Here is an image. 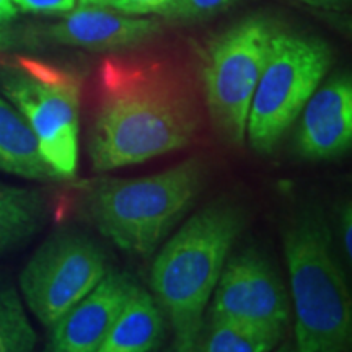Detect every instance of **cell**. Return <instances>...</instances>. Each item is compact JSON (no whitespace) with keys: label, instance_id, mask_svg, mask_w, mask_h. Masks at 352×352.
I'll return each instance as SVG.
<instances>
[{"label":"cell","instance_id":"5b68a950","mask_svg":"<svg viewBox=\"0 0 352 352\" xmlns=\"http://www.w3.org/2000/svg\"><path fill=\"white\" fill-rule=\"evenodd\" d=\"M80 74L30 56L0 59V94L19 109L60 182L72 179L80 140Z\"/></svg>","mask_w":352,"mask_h":352},{"label":"cell","instance_id":"ac0fdd59","mask_svg":"<svg viewBox=\"0 0 352 352\" xmlns=\"http://www.w3.org/2000/svg\"><path fill=\"white\" fill-rule=\"evenodd\" d=\"M236 0H176L173 7L165 13V19L173 21H202L212 19L227 8H230Z\"/></svg>","mask_w":352,"mask_h":352},{"label":"cell","instance_id":"4fadbf2b","mask_svg":"<svg viewBox=\"0 0 352 352\" xmlns=\"http://www.w3.org/2000/svg\"><path fill=\"white\" fill-rule=\"evenodd\" d=\"M164 334V311L152 294L135 284L98 352H155Z\"/></svg>","mask_w":352,"mask_h":352},{"label":"cell","instance_id":"d4e9b609","mask_svg":"<svg viewBox=\"0 0 352 352\" xmlns=\"http://www.w3.org/2000/svg\"><path fill=\"white\" fill-rule=\"evenodd\" d=\"M10 44H12V38L8 36V33L6 32V30L0 28V52H2L3 50H7Z\"/></svg>","mask_w":352,"mask_h":352},{"label":"cell","instance_id":"7c38bea8","mask_svg":"<svg viewBox=\"0 0 352 352\" xmlns=\"http://www.w3.org/2000/svg\"><path fill=\"white\" fill-rule=\"evenodd\" d=\"M134 285L126 272L109 271L85 298L52 324L44 352H98Z\"/></svg>","mask_w":352,"mask_h":352},{"label":"cell","instance_id":"5bb4252c","mask_svg":"<svg viewBox=\"0 0 352 352\" xmlns=\"http://www.w3.org/2000/svg\"><path fill=\"white\" fill-rule=\"evenodd\" d=\"M0 171L28 182H60L44 160L32 127L19 109L0 94Z\"/></svg>","mask_w":352,"mask_h":352},{"label":"cell","instance_id":"7402d4cb","mask_svg":"<svg viewBox=\"0 0 352 352\" xmlns=\"http://www.w3.org/2000/svg\"><path fill=\"white\" fill-rule=\"evenodd\" d=\"M199 331H188L175 334V340L165 352H199Z\"/></svg>","mask_w":352,"mask_h":352},{"label":"cell","instance_id":"2e32d148","mask_svg":"<svg viewBox=\"0 0 352 352\" xmlns=\"http://www.w3.org/2000/svg\"><path fill=\"white\" fill-rule=\"evenodd\" d=\"M283 338L284 331L209 316V324L201 329L199 352H271Z\"/></svg>","mask_w":352,"mask_h":352},{"label":"cell","instance_id":"30bf717a","mask_svg":"<svg viewBox=\"0 0 352 352\" xmlns=\"http://www.w3.org/2000/svg\"><path fill=\"white\" fill-rule=\"evenodd\" d=\"M294 151L303 160L344 155L352 144V80L338 74L320 85L297 118Z\"/></svg>","mask_w":352,"mask_h":352},{"label":"cell","instance_id":"8992f818","mask_svg":"<svg viewBox=\"0 0 352 352\" xmlns=\"http://www.w3.org/2000/svg\"><path fill=\"white\" fill-rule=\"evenodd\" d=\"M333 65L327 41L277 28L254 90L246 139L258 153L276 151Z\"/></svg>","mask_w":352,"mask_h":352},{"label":"cell","instance_id":"cb8c5ba5","mask_svg":"<svg viewBox=\"0 0 352 352\" xmlns=\"http://www.w3.org/2000/svg\"><path fill=\"white\" fill-rule=\"evenodd\" d=\"M16 13H19V8L15 7L12 0H0V23L13 20Z\"/></svg>","mask_w":352,"mask_h":352},{"label":"cell","instance_id":"6da1fadb","mask_svg":"<svg viewBox=\"0 0 352 352\" xmlns=\"http://www.w3.org/2000/svg\"><path fill=\"white\" fill-rule=\"evenodd\" d=\"M199 126L195 95L176 70L153 60L103 59L88 134L95 171L127 168L182 151Z\"/></svg>","mask_w":352,"mask_h":352},{"label":"cell","instance_id":"7a4b0ae2","mask_svg":"<svg viewBox=\"0 0 352 352\" xmlns=\"http://www.w3.org/2000/svg\"><path fill=\"white\" fill-rule=\"evenodd\" d=\"M206 178L208 166L199 157L142 178H104L88 189L83 209L121 252L148 258L195 206Z\"/></svg>","mask_w":352,"mask_h":352},{"label":"cell","instance_id":"ba28073f","mask_svg":"<svg viewBox=\"0 0 352 352\" xmlns=\"http://www.w3.org/2000/svg\"><path fill=\"white\" fill-rule=\"evenodd\" d=\"M108 254L77 232L47 239L20 272V292L43 327L51 328L107 277Z\"/></svg>","mask_w":352,"mask_h":352},{"label":"cell","instance_id":"9c48e42d","mask_svg":"<svg viewBox=\"0 0 352 352\" xmlns=\"http://www.w3.org/2000/svg\"><path fill=\"white\" fill-rule=\"evenodd\" d=\"M210 300V318L284 333L292 311L279 274L256 250L227 259Z\"/></svg>","mask_w":352,"mask_h":352},{"label":"cell","instance_id":"4316f807","mask_svg":"<svg viewBox=\"0 0 352 352\" xmlns=\"http://www.w3.org/2000/svg\"><path fill=\"white\" fill-rule=\"evenodd\" d=\"M100 0H77V7H96Z\"/></svg>","mask_w":352,"mask_h":352},{"label":"cell","instance_id":"44dd1931","mask_svg":"<svg viewBox=\"0 0 352 352\" xmlns=\"http://www.w3.org/2000/svg\"><path fill=\"white\" fill-rule=\"evenodd\" d=\"M340 235H341V245L342 252L347 256V261H351L352 256V210L351 204H347L342 208L340 214Z\"/></svg>","mask_w":352,"mask_h":352},{"label":"cell","instance_id":"277c9868","mask_svg":"<svg viewBox=\"0 0 352 352\" xmlns=\"http://www.w3.org/2000/svg\"><path fill=\"white\" fill-rule=\"evenodd\" d=\"M290 297L298 352H347L352 302L333 252L331 232L318 208H305L284 228Z\"/></svg>","mask_w":352,"mask_h":352},{"label":"cell","instance_id":"8fae6325","mask_svg":"<svg viewBox=\"0 0 352 352\" xmlns=\"http://www.w3.org/2000/svg\"><path fill=\"white\" fill-rule=\"evenodd\" d=\"M160 21L132 16L104 7H77L64 20L47 26L43 36L60 46L91 52H124L148 43L160 33Z\"/></svg>","mask_w":352,"mask_h":352},{"label":"cell","instance_id":"d6986e66","mask_svg":"<svg viewBox=\"0 0 352 352\" xmlns=\"http://www.w3.org/2000/svg\"><path fill=\"white\" fill-rule=\"evenodd\" d=\"M176 0H100L96 7L111 8L132 16L162 15L173 7Z\"/></svg>","mask_w":352,"mask_h":352},{"label":"cell","instance_id":"9a60e30c","mask_svg":"<svg viewBox=\"0 0 352 352\" xmlns=\"http://www.w3.org/2000/svg\"><path fill=\"white\" fill-rule=\"evenodd\" d=\"M47 215L46 196L0 182V253L34 235Z\"/></svg>","mask_w":352,"mask_h":352},{"label":"cell","instance_id":"ffe728a7","mask_svg":"<svg viewBox=\"0 0 352 352\" xmlns=\"http://www.w3.org/2000/svg\"><path fill=\"white\" fill-rule=\"evenodd\" d=\"M15 7L21 12L28 13H64L72 12L77 6V0H12Z\"/></svg>","mask_w":352,"mask_h":352},{"label":"cell","instance_id":"e0dca14e","mask_svg":"<svg viewBox=\"0 0 352 352\" xmlns=\"http://www.w3.org/2000/svg\"><path fill=\"white\" fill-rule=\"evenodd\" d=\"M36 340L19 290L0 284V352H34Z\"/></svg>","mask_w":352,"mask_h":352},{"label":"cell","instance_id":"484cf974","mask_svg":"<svg viewBox=\"0 0 352 352\" xmlns=\"http://www.w3.org/2000/svg\"><path fill=\"white\" fill-rule=\"evenodd\" d=\"M271 352H298L296 347V342H284V344H279L274 351Z\"/></svg>","mask_w":352,"mask_h":352},{"label":"cell","instance_id":"603a6c76","mask_svg":"<svg viewBox=\"0 0 352 352\" xmlns=\"http://www.w3.org/2000/svg\"><path fill=\"white\" fill-rule=\"evenodd\" d=\"M297 2L315 8H324V10H344L349 7L351 0H297Z\"/></svg>","mask_w":352,"mask_h":352},{"label":"cell","instance_id":"52a82bcc","mask_svg":"<svg viewBox=\"0 0 352 352\" xmlns=\"http://www.w3.org/2000/svg\"><path fill=\"white\" fill-rule=\"evenodd\" d=\"M277 28L264 15L246 16L214 36L201 52L206 108L227 144L245 142L250 107Z\"/></svg>","mask_w":352,"mask_h":352},{"label":"cell","instance_id":"3957f363","mask_svg":"<svg viewBox=\"0 0 352 352\" xmlns=\"http://www.w3.org/2000/svg\"><path fill=\"white\" fill-rule=\"evenodd\" d=\"M245 227V212L227 199L191 215L153 259L152 296L175 334L199 331L204 310Z\"/></svg>","mask_w":352,"mask_h":352}]
</instances>
